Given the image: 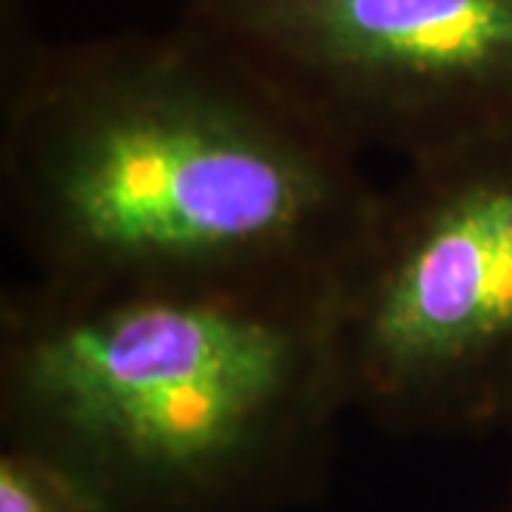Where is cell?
<instances>
[{"label":"cell","mask_w":512,"mask_h":512,"mask_svg":"<svg viewBox=\"0 0 512 512\" xmlns=\"http://www.w3.org/2000/svg\"><path fill=\"white\" fill-rule=\"evenodd\" d=\"M348 410L333 285L63 288L0 308L3 447L97 512H276Z\"/></svg>","instance_id":"2"},{"label":"cell","mask_w":512,"mask_h":512,"mask_svg":"<svg viewBox=\"0 0 512 512\" xmlns=\"http://www.w3.org/2000/svg\"><path fill=\"white\" fill-rule=\"evenodd\" d=\"M180 20L359 157L512 140V0H185Z\"/></svg>","instance_id":"4"},{"label":"cell","mask_w":512,"mask_h":512,"mask_svg":"<svg viewBox=\"0 0 512 512\" xmlns=\"http://www.w3.org/2000/svg\"><path fill=\"white\" fill-rule=\"evenodd\" d=\"M0 512H97L92 498L55 464L3 447L0 453Z\"/></svg>","instance_id":"5"},{"label":"cell","mask_w":512,"mask_h":512,"mask_svg":"<svg viewBox=\"0 0 512 512\" xmlns=\"http://www.w3.org/2000/svg\"><path fill=\"white\" fill-rule=\"evenodd\" d=\"M379 191L185 20L3 52V225L37 282L336 285Z\"/></svg>","instance_id":"1"},{"label":"cell","mask_w":512,"mask_h":512,"mask_svg":"<svg viewBox=\"0 0 512 512\" xmlns=\"http://www.w3.org/2000/svg\"><path fill=\"white\" fill-rule=\"evenodd\" d=\"M348 410L396 433L512 421V140L404 165L333 285Z\"/></svg>","instance_id":"3"}]
</instances>
